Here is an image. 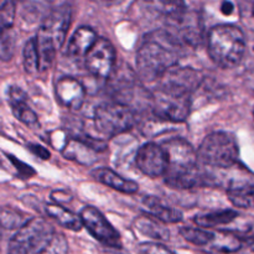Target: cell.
I'll list each match as a JSON object with an SVG mask.
<instances>
[{"instance_id": "obj_1", "label": "cell", "mask_w": 254, "mask_h": 254, "mask_svg": "<svg viewBox=\"0 0 254 254\" xmlns=\"http://www.w3.org/2000/svg\"><path fill=\"white\" fill-rule=\"evenodd\" d=\"M183 44L170 31L158 30L146 35L136 54V73L144 82L160 79L178 64Z\"/></svg>"}, {"instance_id": "obj_2", "label": "cell", "mask_w": 254, "mask_h": 254, "mask_svg": "<svg viewBox=\"0 0 254 254\" xmlns=\"http://www.w3.org/2000/svg\"><path fill=\"white\" fill-rule=\"evenodd\" d=\"M168 159L165 183L174 189H192L196 186L215 185L212 176L198 169L197 151L188 140L171 138L161 144Z\"/></svg>"}, {"instance_id": "obj_3", "label": "cell", "mask_w": 254, "mask_h": 254, "mask_svg": "<svg viewBox=\"0 0 254 254\" xmlns=\"http://www.w3.org/2000/svg\"><path fill=\"white\" fill-rule=\"evenodd\" d=\"M68 243L41 217L30 218L10 240L7 254H67Z\"/></svg>"}, {"instance_id": "obj_4", "label": "cell", "mask_w": 254, "mask_h": 254, "mask_svg": "<svg viewBox=\"0 0 254 254\" xmlns=\"http://www.w3.org/2000/svg\"><path fill=\"white\" fill-rule=\"evenodd\" d=\"M71 25V7L68 5L52 9L42 20L36 35L40 55V71H46L54 62L56 52L64 46Z\"/></svg>"}, {"instance_id": "obj_5", "label": "cell", "mask_w": 254, "mask_h": 254, "mask_svg": "<svg viewBox=\"0 0 254 254\" xmlns=\"http://www.w3.org/2000/svg\"><path fill=\"white\" fill-rule=\"evenodd\" d=\"M210 57L217 66L232 68L242 61L247 49V41L242 30L236 25H217L207 36Z\"/></svg>"}, {"instance_id": "obj_6", "label": "cell", "mask_w": 254, "mask_h": 254, "mask_svg": "<svg viewBox=\"0 0 254 254\" xmlns=\"http://www.w3.org/2000/svg\"><path fill=\"white\" fill-rule=\"evenodd\" d=\"M240 148L235 136L227 131H215L201 141L198 164L212 169H231L238 163Z\"/></svg>"}, {"instance_id": "obj_7", "label": "cell", "mask_w": 254, "mask_h": 254, "mask_svg": "<svg viewBox=\"0 0 254 254\" xmlns=\"http://www.w3.org/2000/svg\"><path fill=\"white\" fill-rule=\"evenodd\" d=\"M191 109V93L159 83L151 93V111L158 119L181 123L188 119Z\"/></svg>"}, {"instance_id": "obj_8", "label": "cell", "mask_w": 254, "mask_h": 254, "mask_svg": "<svg viewBox=\"0 0 254 254\" xmlns=\"http://www.w3.org/2000/svg\"><path fill=\"white\" fill-rule=\"evenodd\" d=\"M94 127L104 136H113L130 130L136 123L133 109L124 103L109 102L102 103L94 109Z\"/></svg>"}, {"instance_id": "obj_9", "label": "cell", "mask_w": 254, "mask_h": 254, "mask_svg": "<svg viewBox=\"0 0 254 254\" xmlns=\"http://www.w3.org/2000/svg\"><path fill=\"white\" fill-rule=\"evenodd\" d=\"M79 216L83 222V227H86L92 237L96 238L98 242L112 248L122 247L121 235L101 211L93 206H86L82 208Z\"/></svg>"}, {"instance_id": "obj_10", "label": "cell", "mask_w": 254, "mask_h": 254, "mask_svg": "<svg viewBox=\"0 0 254 254\" xmlns=\"http://www.w3.org/2000/svg\"><path fill=\"white\" fill-rule=\"evenodd\" d=\"M116 59V50L111 41L98 37L84 57V62L89 73L97 78L108 79L114 72Z\"/></svg>"}, {"instance_id": "obj_11", "label": "cell", "mask_w": 254, "mask_h": 254, "mask_svg": "<svg viewBox=\"0 0 254 254\" xmlns=\"http://www.w3.org/2000/svg\"><path fill=\"white\" fill-rule=\"evenodd\" d=\"M135 164L139 170L149 178L163 176L168 168L165 150L156 143H145L136 151Z\"/></svg>"}, {"instance_id": "obj_12", "label": "cell", "mask_w": 254, "mask_h": 254, "mask_svg": "<svg viewBox=\"0 0 254 254\" xmlns=\"http://www.w3.org/2000/svg\"><path fill=\"white\" fill-rule=\"evenodd\" d=\"M159 81L161 84L174 87V88L181 89V91L192 94V92L202 83L203 77L197 69H193L191 67L175 66L169 69Z\"/></svg>"}, {"instance_id": "obj_13", "label": "cell", "mask_w": 254, "mask_h": 254, "mask_svg": "<svg viewBox=\"0 0 254 254\" xmlns=\"http://www.w3.org/2000/svg\"><path fill=\"white\" fill-rule=\"evenodd\" d=\"M56 97L60 104L69 109L81 108L86 98V89L83 84L72 77H62L56 83Z\"/></svg>"}, {"instance_id": "obj_14", "label": "cell", "mask_w": 254, "mask_h": 254, "mask_svg": "<svg viewBox=\"0 0 254 254\" xmlns=\"http://www.w3.org/2000/svg\"><path fill=\"white\" fill-rule=\"evenodd\" d=\"M9 103L11 112L17 121L31 129H39L40 122L36 113L30 108L27 96L20 87L11 86L9 88Z\"/></svg>"}, {"instance_id": "obj_15", "label": "cell", "mask_w": 254, "mask_h": 254, "mask_svg": "<svg viewBox=\"0 0 254 254\" xmlns=\"http://www.w3.org/2000/svg\"><path fill=\"white\" fill-rule=\"evenodd\" d=\"M144 6L159 16L168 20L170 25H176L188 15L185 0H140Z\"/></svg>"}, {"instance_id": "obj_16", "label": "cell", "mask_w": 254, "mask_h": 254, "mask_svg": "<svg viewBox=\"0 0 254 254\" xmlns=\"http://www.w3.org/2000/svg\"><path fill=\"white\" fill-rule=\"evenodd\" d=\"M92 176H93L97 181L104 184V185H107L108 188L119 191V192L122 193H127V195H133V193L138 192L139 190V185L135 181L123 178V176L119 175L118 173L113 171L112 169H96V170L92 171Z\"/></svg>"}, {"instance_id": "obj_17", "label": "cell", "mask_w": 254, "mask_h": 254, "mask_svg": "<svg viewBox=\"0 0 254 254\" xmlns=\"http://www.w3.org/2000/svg\"><path fill=\"white\" fill-rule=\"evenodd\" d=\"M97 34L88 26H82L74 31L67 45V56L71 59L86 57L91 47L97 41Z\"/></svg>"}, {"instance_id": "obj_18", "label": "cell", "mask_w": 254, "mask_h": 254, "mask_svg": "<svg viewBox=\"0 0 254 254\" xmlns=\"http://www.w3.org/2000/svg\"><path fill=\"white\" fill-rule=\"evenodd\" d=\"M144 205L148 208L149 215L158 218L164 223H178L183 221V212L164 202L156 196H145Z\"/></svg>"}, {"instance_id": "obj_19", "label": "cell", "mask_w": 254, "mask_h": 254, "mask_svg": "<svg viewBox=\"0 0 254 254\" xmlns=\"http://www.w3.org/2000/svg\"><path fill=\"white\" fill-rule=\"evenodd\" d=\"M228 198L237 207L250 208L254 206V183L252 181H231L227 186Z\"/></svg>"}, {"instance_id": "obj_20", "label": "cell", "mask_w": 254, "mask_h": 254, "mask_svg": "<svg viewBox=\"0 0 254 254\" xmlns=\"http://www.w3.org/2000/svg\"><path fill=\"white\" fill-rule=\"evenodd\" d=\"M134 227L143 236L156 241H168L170 237V232L165 227V223L151 215H143L136 217L134 221Z\"/></svg>"}, {"instance_id": "obj_21", "label": "cell", "mask_w": 254, "mask_h": 254, "mask_svg": "<svg viewBox=\"0 0 254 254\" xmlns=\"http://www.w3.org/2000/svg\"><path fill=\"white\" fill-rule=\"evenodd\" d=\"M45 211H46L47 216H50V218L56 221L60 226H62L64 228H67V230L78 232L83 227L81 216L76 215L74 212L67 210L66 207H64L62 205H59V203L47 205L45 207Z\"/></svg>"}, {"instance_id": "obj_22", "label": "cell", "mask_w": 254, "mask_h": 254, "mask_svg": "<svg viewBox=\"0 0 254 254\" xmlns=\"http://www.w3.org/2000/svg\"><path fill=\"white\" fill-rule=\"evenodd\" d=\"M238 217L240 215L235 210H221L206 213V215L196 216L193 221L198 227L208 230V228H222L223 226L231 225Z\"/></svg>"}, {"instance_id": "obj_23", "label": "cell", "mask_w": 254, "mask_h": 254, "mask_svg": "<svg viewBox=\"0 0 254 254\" xmlns=\"http://www.w3.org/2000/svg\"><path fill=\"white\" fill-rule=\"evenodd\" d=\"M94 151L96 150L92 149L89 145H87L86 143H83L79 139L73 138L68 140V143L64 145L62 153L66 156V159H72V160L84 164V165H91L96 160Z\"/></svg>"}, {"instance_id": "obj_24", "label": "cell", "mask_w": 254, "mask_h": 254, "mask_svg": "<svg viewBox=\"0 0 254 254\" xmlns=\"http://www.w3.org/2000/svg\"><path fill=\"white\" fill-rule=\"evenodd\" d=\"M211 245L218 252L236 253L243 248V240L231 231H221L215 233V240Z\"/></svg>"}, {"instance_id": "obj_25", "label": "cell", "mask_w": 254, "mask_h": 254, "mask_svg": "<svg viewBox=\"0 0 254 254\" xmlns=\"http://www.w3.org/2000/svg\"><path fill=\"white\" fill-rule=\"evenodd\" d=\"M22 64L25 71L29 74H37L40 71V55L37 50L36 39L32 37L25 44L22 51Z\"/></svg>"}, {"instance_id": "obj_26", "label": "cell", "mask_w": 254, "mask_h": 254, "mask_svg": "<svg viewBox=\"0 0 254 254\" xmlns=\"http://www.w3.org/2000/svg\"><path fill=\"white\" fill-rule=\"evenodd\" d=\"M180 235L185 241L200 247L211 245L215 240V233L201 227H183Z\"/></svg>"}, {"instance_id": "obj_27", "label": "cell", "mask_w": 254, "mask_h": 254, "mask_svg": "<svg viewBox=\"0 0 254 254\" xmlns=\"http://www.w3.org/2000/svg\"><path fill=\"white\" fill-rule=\"evenodd\" d=\"M20 211L11 207H0V227L5 230H20L29 221Z\"/></svg>"}, {"instance_id": "obj_28", "label": "cell", "mask_w": 254, "mask_h": 254, "mask_svg": "<svg viewBox=\"0 0 254 254\" xmlns=\"http://www.w3.org/2000/svg\"><path fill=\"white\" fill-rule=\"evenodd\" d=\"M15 2L11 0H6L0 4V39L11 29L15 19Z\"/></svg>"}, {"instance_id": "obj_29", "label": "cell", "mask_w": 254, "mask_h": 254, "mask_svg": "<svg viewBox=\"0 0 254 254\" xmlns=\"http://www.w3.org/2000/svg\"><path fill=\"white\" fill-rule=\"evenodd\" d=\"M138 254H175L168 247L158 242H144L136 247Z\"/></svg>"}, {"instance_id": "obj_30", "label": "cell", "mask_w": 254, "mask_h": 254, "mask_svg": "<svg viewBox=\"0 0 254 254\" xmlns=\"http://www.w3.org/2000/svg\"><path fill=\"white\" fill-rule=\"evenodd\" d=\"M7 158H9V160L11 161L12 165H14L15 168H16L17 173H19V175L21 176V178L27 179V178H30V176H32L35 174V171L32 170L31 166L26 165V164H24V163H22V161L17 160V159L15 158V156L7 155Z\"/></svg>"}, {"instance_id": "obj_31", "label": "cell", "mask_w": 254, "mask_h": 254, "mask_svg": "<svg viewBox=\"0 0 254 254\" xmlns=\"http://www.w3.org/2000/svg\"><path fill=\"white\" fill-rule=\"evenodd\" d=\"M29 149L31 150V153H34L35 155L44 159V160H46V159L50 158V151L47 150L46 148H44V146L37 145V144H30Z\"/></svg>"}, {"instance_id": "obj_32", "label": "cell", "mask_w": 254, "mask_h": 254, "mask_svg": "<svg viewBox=\"0 0 254 254\" xmlns=\"http://www.w3.org/2000/svg\"><path fill=\"white\" fill-rule=\"evenodd\" d=\"M233 10H235V6H233L232 2L227 1V0H225L222 2V5H221V11L225 15H231L233 12Z\"/></svg>"}, {"instance_id": "obj_33", "label": "cell", "mask_w": 254, "mask_h": 254, "mask_svg": "<svg viewBox=\"0 0 254 254\" xmlns=\"http://www.w3.org/2000/svg\"><path fill=\"white\" fill-rule=\"evenodd\" d=\"M94 2L104 5V6H114V5H119L124 1V0H92Z\"/></svg>"}, {"instance_id": "obj_34", "label": "cell", "mask_w": 254, "mask_h": 254, "mask_svg": "<svg viewBox=\"0 0 254 254\" xmlns=\"http://www.w3.org/2000/svg\"><path fill=\"white\" fill-rule=\"evenodd\" d=\"M253 14H254V6H253Z\"/></svg>"}, {"instance_id": "obj_35", "label": "cell", "mask_w": 254, "mask_h": 254, "mask_svg": "<svg viewBox=\"0 0 254 254\" xmlns=\"http://www.w3.org/2000/svg\"><path fill=\"white\" fill-rule=\"evenodd\" d=\"M253 116H254V109H253Z\"/></svg>"}]
</instances>
